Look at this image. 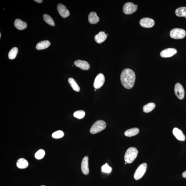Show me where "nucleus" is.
<instances>
[{"label":"nucleus","mask_w":186,"mask_h":186,"mask_svg":"<svg viewBox=\"0 0 186 186\" xmlns=\"http://www.w3.org/2000/svg\"><path fill=\"white\" fill-rule=\"evenodd\" d=\"M137 5L131 2H128L124 5L123 7V13L126 15H131L137 11Z\"/></svg>","instance_id":"423d86ee"},{"label":"nucleus","mask_w":186,"mask_h":186,"mask_svg":"<svg viewBox=\"0 0 186 186\" xmlns=\"http://www.w3.org/2000/svg\"><path fill=\"white\" fill-rule=\"evenodd\" d=\"M175 95L179 99H183L185 95V92L183 87L179 83H177L175 84Z\"/></svg>","instance_id":"0eeeda50"},{"label":"nucleus","mask_w":186,"mask_h":186,"mask_svg":"<svg viewBox=\"0 0 186 186\" xmlns=\"http://www.w3.org/2000/svg\"><path fill=\"white\" fill-rule=\"evenodd\" d=\"M106 127V124L104 121L99 120L97 121L93 124L90 129L91 134L98 133L104 130Z\"/></svg>","instance_id":"7ed1b4c3"},{"label":"nucleus","mask_w":186,"mask_h":186,"mask_svg":"<svg viewBox=\"0 0 186 186\" xmlns=\"http://www.w3.org/2000/svg\"><path fill=\"white\" fill-rule=\"evenodd\" d=\"M45 186V185H41V186Z\"/></svg>","instance_id":"72a5a7b5"},{"label":"nucleus","mask_w":186,"mask_h":186,"mask_svg":"<svg viewBox=\"0 0 186 186\" xmlns=\"http://www.w3.org/2000/svg\"><path fill=\"white\" fill-rule=\"evenodd\" d=\"M1 34L0 33V38H1Z\"/></svg>","instance_id":"2f4dec72"},{"label":"nucleus","mask_w":186,"mask_h":186,"mask_svg":"<svg viewBox=\"0 0 186 186\" xmlns=\"http://www.w3.org/2000/svg\"><path fill=\"white\" fill-rule=\"evenodd\" d=\"M173 133L176 138L179 140L184 141L185 140V135L180 129L175 127L173 129Z\"/></svg>","instance_id":"4468645a"},{"label":"nucleus","mask_w":186,"mask_h":186,"mask_svg":"<svg viewBox=\"0 0 186 186\" xmlns=\"http://www.w3.org/2000/svg\"><path fill=\"white\" fill-rule=\"evenodd\" d=\"M156 104L154 103L151 102L148 103L143 107V110L144 113H149L154 109Z\"/></svg>","instance_id":"4be33fe9"},{"label":"nucleus","mask_w":186,"mask_h":186,"mask_svg":"<svg viewBox=\"0 0 186 186\" xmlns=\"http://www.w3.org/2000/svg\"><path fill=\"white\" fill-rule=\"evenodd\" d=\"M177 50L173 48H168L163 50L160 53V56L163 58L170 57L177 53Z\"/></svg>","instance_id":"9b49d317"},{"label":"nucleus","mask_w":186,"mask_h":186,"mask_svg":"<svg viewBox=\"0 0 186 186\" xmlns=\"http://www.w3.org/2000/svg\"><path fill=\"white\" fill-rule=\"evenodd\" d=\"M106 34L104 32H100L95 36V40L98 44H101L104 42L107 38Z\"/></svg>","instance_id":"2eb2a0df"},{"label":"nucleus","mask_w":186,"mask_h":186,"mask_svg":"<svg viewBox=\"0 0 186 186\" xmlns=\"http://www.w3.org/2000/svg\"><path fill=\"white\" fill-rule=\"evenodd\" d=\"M120 79L124 87L127 89H130L133 87L135 83V73L131 69H125L121 72Z\"/></svg>","instance_id":"f257e3e1"},{"label":"nucleus","mask_w":186,"mask_h":186,"mask_svg":"<svg viewBox=\"0 0 186 186\" xmlns=\"http://www.w3.org/2000/svg\"><path fill=\"white\" fill-rule=\"evenodd\" d=\"M18 50L17 47H14L10 50L8 53V57L10 60H13L16 58L18 54Z\"/></svg>","instance_id":"b1692460"},{"label":"nucleus","mask_w":186,"mask_h":186,"mask_svg":"<svg viewBox=\"0 0 186 186\" xmlns=\"http://www.w3.org/2000/svg\"><path fill=\"white\" fill-rule=\"evenodd\" d=\"M43 18L46 23L49 25L54 26L55 24L54 21L53 20L52 18L49 15L47 14H44L43 16Z\"/></svg>","instance_id":"393cba45"},{"label":"nucleus","mask_w":186,"mask_h":186,"mask_svg":"<svg viewBox=\"0 0 186 186\" xmlns=\"http://www.w3.org/2000/svg\"><path fill=\"white\" fill-rule=\"evenodd\" d=\"M28 162L24 158H20L18 160L16 163L17 167L20 169L27 168L28 166Z\"/></svg>","instance_id":"6ab92c4d"},{"label":"nucleus","mask_w":186,"mask_h":186,"mask_svg":"<svg viewBox=\"0 0 186 186\" xmlns=\"http://www.w3.org/2000/svg\"><path fill=\"white\" fill-rule=\"evenodd\" d=\"M94 90L95 91H96V89H95Z\"/></svg>","instance_id":"473e14b6"},{"label":"nucleus","mask_w":186,"mask_h":186,"mask_svg":"<svg viewBox=\"0 0 186 186\" xmlns=\"http://www.w3.org/2000/svg\"><path fill=\"white\" fill-rule=\"evenodd\" d=\"M85 115V113L83 110H79L75 111L73 114V116L78 119L84 118Z\"/></svg>","instance_id":"bb28decb"},{"label":"nucleus","mask_w":186,"mask_h":186,"mask_svg":"<svg viewBox=\"0 0 186 186\" xmlns=\"http://www.w3.org/2000/svg\"><path fill=\"white\" fill-rule=\"evenodd\" d=\"M186 35L185 31L182 29H173L170 32V37L174 39H182L185 37Z\"/></svg>","instance_id":"20e7f679"},{"label":"nucleus","mask_w":186,"mask_h":186,"mask_svg":"<svg viewBox=\"0 0 186 186\" xmlns=\"http://www.w3.org/2000/svg\"><path fill=\"white\" fill-rule=\"evenodd\" d=\"M14 25L17 29L20 30H22L26 28L27 24L26 22L22 21L20 19L16 20L14 22Z\"/></svg>","instance_id":"dca6fc26"},{"label":"nucleus","mask_w":186,"mask_h":186,"mask_svg":"<svg viewBox=\"0 0 186 186\" xmlns=\"http://www.w3.org/2000/svg\"><path fill=\"white\" fill-rule=\"evenodd\" d=\"M51 45V42L48 40H44L38 43L36 48L38 50H43L48 48Z\"/></svg>","instance_id":"a211bd4d"},{"label":"nucleus","mask_w":186,"mask_h":186,"mask_svg":"<svg viewBox=\"0 0 186 186\" xmlns=\"http://www.w3.org/2000/svg\"><path fill=\"white\" fill-rule=\"evenodd\" d=\"M64 135L63 131L61 130H58L52 134V136L55 139H59L63 137Z\"/></svg>","instance_id":"cd10ccee"},{"label":"nucleus","mask_w":186,"mask_h":186,"mask_svg":"<svg viewBox=\"0 0 186 186\" xmlns=\"http://www.w3.org/2000/svg\"><path fill=\"white\" fill-rule=\"evenodd\" d=\"M140 24L141 26L146 28H150L154 26L155 22L154 20L149 18H143L140 21Z\"/></svg>","instance_id":"1a4fd4ad"},{"label":"nucleus","mask_w":186,"mask_h":186,"mask_svg":"<svg viewBox=\"0 0 186 186\" xmlns=\"http://www.w3.org/2000/svg\"><path fill=\"white\" fill-rule=\"evenodd\" d=\"M138 153L137 148L133 147L129 148L126 152L124 158L125 162L132 163L137 158Z\"/></svg>","instance_id":"f03ea898"},{"label":"nucleus","mask_w":186,"mask_h":186,"mask_svg":"<svg viewBox=\"0 0 186 186\" xmlns=\"http://www.w3.org/2000/svg\"><path fill=\"white\" fill-rule=\"evenodd\" d=\"M88 160V157L87 156H86L83 159L81 164L82 171L85 175H88L89 173Z\"/></svg>","instance_id":"f8f14e48"},{"label":"nucleus","mask_w":186,"mask_h":186,"mask_svg":"<svg viewBox=\"0 0 186 186\" xmlns=\"http://www.w3.org/2000/svg\"><path fill=\"white\" fill-rule=\"evenodd\" d=\"M126 163H126V162H125V164H126Z\"/></svg>","instance_id":"f704fd0d"},{"label":"nucleus","mask_w":186,"mask_h":186,"mask_svg":"<svg viewBox=\"0 0 186 186\" xmlns=\"http://www.w3.org/2000/svg\"><path fill=\"white\" fill-rule=\"evenodd\" d=\"M88 20L89 23L91 24H96L99 22V18L96 12H91L89 15Z\"/></svg>","instance_id":"f3484780"},{"label":"nucleus","mask_w":186,"mask_h":186,"mask_svg":"<svg viewBox=\"0 0 186 186\" xmlns=\"http://www.w3.org/2000/svg\"><path fill=\"white\" fill-rule=\"evenodd\" d=\"M57 9L59 13L63 18H66L69 16L70 12L64 5L61 3H59Z\"/></svg>","instance_id":"9d476101"},{"label":"nucleus","mask_w":186,"mask_h":186,"mask_svg":"<svg viewBox=\"0 0 186 186\" xmlns=\"http://www.w3.org/2000/svg\"><path fill=\"white\" fill-rule=\"evenodd\" d=\"M34 1H36V2L38 3H41L43 1L42 0H35Z\"/></svg>","instance_id":"7c9ffc66"},{"label":"nucleus","mask_w":186,"mask_h":186,"mask_svg":"<svg viewBox=\"0 0 186 186\" xmlns=\"http://www.w3.org/2000/svg\"><path fill=\"white\" fill-rule=\"evenodd\" d=\"M147 167V164L146 163L139 165L134 174V177L135 180H139L143 176L145 173Z\"/></svg>","instance_id":"39448f33"},{"label":"nucleus","mask_w":186,"mask_h":186,"mask_svg":"<svg viewBox=\"0 0 186 186\" xmlns=\"http://www.w3.org/2000/svg\"><path fill=\"white\" fill-rule=\"evenodd\" d=\"M74 64L75 66L84 70H88L90 68L89 63L84 60H77L74 62Z\"/></svg>","instance_id":"ddd939ff"},{"label":"nucleus","mask_w":186,"mask_h":186,"mask_svg":"<svg viewBox=\"0 0 186 186\" xmlns=\"http://www.w3.org/2000/svg\"><path fill=\"white\" fill-rule=\"evenodd\" d=\"M45 152L44 150L40 149L35 153L34 156L36 159L40 160L44 157Z\"/></svg>","instance_id":"a878e982"},{"label":"nucleus","mask_w":186,"mask_h":186,"mask_svg":"<svg viewBox=\"0 0 186 186\" xmlns=\"http://www.w3.org/2000/svg\"><path fill=\"white\" fill-rule=\"evenodd\" d=\"M139 130L138 128L137 127H134L126 131L125 134L126 136L127 137H131L132 136H135L139 133Z\"/></svg>","instance_id":"aec40b11"},{"label":"nucleus","mask_w":186,"mask_h":186,"mask_svg":"<svg viewBox=\"0 0 186 186\" xmlns=\"http://www.w3.org/2000/svg\"><path fill=\"white\" fill-rule=\"evenodd\" d=\"M175 13L177 16L186 18V7H182L177 8L175 10Z\"/></svg>","instance_id":"412c9836"},{"label":"nucleus","mask_w":186,"mask_h":186,"mask_svg":"<svg viewBox=\"0 0 186 186\" xmlns=\"http://www.w3.org/2000/svg\"><path fill=\"white\" fill-rule=\"evenodd\" d=\"M105 82L104 75L102 73H99L96 76L94 81V86L95 88H100L104 84Z\"/></svg>","instance_id":"6e6552de"},{"label":"nucleus","mask_w":186,"mask_h":186,"mask_svg":"<svg viewBox=\"0 0 186 186\" xmlns=\"http://www.w3.org/2000/svg\"><path fill=\"white\" fill-rule=\"evenodd\" d=\"M68 82L74 90L77 91V92H79L80 91V87L73 78H69Z\"/></svg>","instance_id":"5701e85b"},{"label":"nucleus","mask_w":186,"mask_h":186,"mask_svg":"<svg viewBox=\"0 0 186 186\" xmlns=\"http://www.w3.org/2000/svg\"><path fill=\"white\" fill-rule=\"evenodd\" d=\"M182 176L184 178H186V170L182 173Z\"/></svg>","instance_id":"c756f323"},{"label":"nucleus","mask_w":186,"mask_h":186,"mask_svg":"<svg viewBox=\"0 0 186 186\" xmlns=\"http://www.w3.org/2000/svg\"><path fill=\"white\" fill-rule=\"evenodd\" d=\"M101 169L102 172L108 173H110L112 170L111 167L108 166L107 163L102 166Z\"/></svg>","instance_id":"c85d7f7f"}]
</instances>
